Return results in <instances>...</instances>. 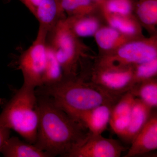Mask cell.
<instances>
[{
	"mask_svg": "<svg viewBox=\"0 0 157 157\" xmlns=\"http://www.w3.org/2000/svg\"><path fill=\"white\" fill-rule=\"evenodd\" d=\"M37 96L39 123L34 144L51 157H66L74 147L84 140L89 132L50 97Z\"/></svg>",
	"mask_w": 157,
	"mask_h": 157,
	"instance_id": "obj_1",
	"label": "cell"
},
{
	"mask_svg": "<svg viewBox=\"0 0 157 157\" xmlns=\"http://www.w3.org/2000/svg\"><path fill=\"white\" fill-rule=\"evenodd\" d=\"M37 94L50 97L69 115L103 104L113 105L122 96L110 94L79 76L63 77L55 84L36 88Z\"/></svg>",
	"mask_w": 157,
	"mask_h": 157,
	"instance_id": "obj_2",
	"label": "cell"
},
{
	"mask_svg": "<svg viewBox=\"0 0 157 157\" xmlns=\"http://www.w3.org/2000/svg\"><path fill=\"white\" fill-rule=\"evenodd\" d=\"M39 123L36 88L23 84L3 108L0 124L14 130L27 142L34 144Z\"/></svg>",
	"mask_w": 157,
	"mask_h": 157,
	"instance_id": "obj_3",
	"label": "cell"
},
{
	"mask_svg": "<svg viewBox=\"0 0 157 157\" xmlns=\"http://www.w3.org/2000/svg\"><path fill=\"white\" fill-rule=\"evenodd\" d=\"M46 45L54 51L64 77L78 76L81 46L78 38L72 33L66 18L62 19L47 33Z\"/></svg>",
	"mask_w": 157,
	"mask_h": 157,
	"instance_id": "obj_4",
	"label": "cell"
},
{
	"mask_svg": "<svg viewBox=\"0 0 157 157\" xmlns=\"http://www.w3.org/2000/svg\"><path fill=\"white\" fill-rule=\"evenodd\" d=\"M47 33L39 27L35 40L23 52L18 61L19 68L23 76V84L36 89L42 86L47 55Z\"/></svg>",
	"mask_w": 157,
	"mask_h": 157,
	"instance_id": "obj_5",
	"label": "cell"
},
{
	"mask_svg": "<svg viewBox=\"0 0 157 157\" xmlns=\"http://www.w3.org/2000/svg\"><path fill=\"white\" fill-rule=\"evenodd\" d=\"M134 66H114L98 64L90 82L110 94L122 96L133 85Z\"/></svg>",
	"mask_w": 157,
	"mask_h": 157,
	"instance_id": "obj_6",
	"label": "cell"
},
{
	"mask_svg": "<svg viewBox=\"0 0 157 157\" xmlns=\"http://www.w3.org/2000/svg\"><path fill=\"white\" fill-rule=\"evenodd\" d=\"M157 58L156 47L145 41H135L121 45L115 54L105 57L99 63L114 66H134Z\"/></svg>",
	"mask_w": 157,
	"mask_h": 157,
	"instance_id": "obj_7",
	"label": "cell"
},
{
	"mask_svg": "<svg viewBox=\"0 0 157 157\" xmlns=\"http://www.w3.org/2000/svg\"><path fill=\"white\" fill-rule=\"evenodd\" d=\"M127 150L117 140L89 132L66 157H119Z\"/></svg>",
	"mask_w": 157,
	"mask_h": 157,
	"instance_id": "obj_8",
	"label": "cell"
},
{
	"mask_svg": "<svg viewBox=\"0 0 157 157\" xmlns=\"http://www.w3.org/2000/svg\"><path fill=\"white\" fill-rule=\"evenodd\" d=\"M124 157L142 155L157 149V114L151 113L144 126L132 140Z\"/></svg>",
	"mask_w": 157,
	"mask_h": 157,
	"instance_id": "obj_9",
	"label": "cell"
},
{
	"mask_svg": "<svg viewBox=\"0 0 157 157\" xmlns=\"http://www.w3.org/2000/svg\"><path fill=\"white\" fill-rule=\"evenodd\" d=\"M113 106L109 104L100 105L83 112L70 115L88 130L96 135H101L109 123Z\"/></svg>",
	"mask_w": 157,
	"mask_h": 157,
	"instance_id": "obj_10",
	"label": "cell"
},
{
	"mask_svg": "<svg viewBox=\"0 0 157 157\" xmlns=\"http://www.w3.org/2000/svg\"><path fill=\"white\" fill-rule=\"evenodd\" d=\"M136 98L130 91L124 94L112 107L109 124L120 137L126 129Z\"/></svg>",
	"mask_w": 157,
	"mask_h": 157,
	"instance_id": "obj_11",
	"label": "cell"
},
{
	"mask_svg": "<svg viewBox=\"0 0 157 157\" xmlns=\"http://www.w3.org/2000/svg\"><path fill=\"white\" fill-rule=\"evenodd\" d=\"M59 0H42L37 6L34 16L39 23V27L48 33L64 17Z\"/></svg>",
	"mask_w": 157,
	"mask_h": 157,
	"instance_id": "obj_12",
	"label": "cell"
},
{
	"mask_svg": "<svg viewBox=\"0 0 157 157\" xmlns=\"http://www.w3.org/2000/svg\"><path fill=\"white\" fill-rule=\"evenodd\" d=\"M152 109L136 98L126 129L120 138L131 144L146 124Z\"/></svg>",
	"mask_w": 157,
	"mask_h": 157,
	"instance_id": "obj_13",
	"label": "cell"
},
{
	"mask_svg": "<svg viewBox=\"0 0 157 157\" xmlns=\"http://www.w3.org/2000/svg\"><path fill=\"white\" fill-rule=\"evenodd\" d=\"M5 157H51L34 144L25 142L17 137H9L1 152Z\"/></svg>",
	"mask_w": 157,
	"mask_h": 157,
	"instance_id": "obj_14",
	"label": "cell"
},
{
	"mask_svg": "<svg viewBox=\"0 0 157 157\" xmlns=\"http://www.w3.org/2000/svg\"><path fill=\"white\" fill-rule=\"evenodd\" d=\"M135 98L143 101L152 109L157 107V81L153 78L141 82L132 86L130 90Z\"/></svg>",
	"mask_w": 157,
	"mask_h": 157,
	"instance_id": "obj_15",
	"label": "cell"
},
{
	"mask_svg": "<svg viewBox=\"0 0 157 157\" xmlns=\"http://www.w3.org/2000/svg\"><path fill=\"white\" fill-rule=\"evenodd\" d=\"M73 33L78 37H88L94 36L98 30L99 24L97 19L84 16L69 17L66 18Z\"/></svg>",
	"mask_w": 157,
	"mask_h": 157,
	"instance_id": "obj_16",
	"label": "cell"
},
{
	"mask_svg": "<svg viewBox=\"0 0 157 157\" xmlns=\"http://www.w3.org/2000/svg\"><path fill=\"white\" fill-rule=\"evenodd\" d=\"M47 46L46 63L42 79V86L55 84L63 78L60 65L56 58L54 51Z\"/></svg>",
	"mask_w": 157,
	"mask_h": 157,
	"instance_id": "obj_17",
	"label": "cell"
},
{
	"mask_svg": "<svg viewBox=\"0 0 157 157\" xmlns=\"http://www.w3.org/2000/svg\"><path fill=\"white\" fill-rule=\"evenodd\" d=\"M120 33L111 27L98 29L95 34V38L98 46L104 50H109L121 44L122 41Z\"/></svg>",
	"mask_w": 157,
	"mask_h": 157,
	"instance_id": "obj_18",
	"label": "cell"
},
{
	"mask_svg": "<svg viewBox=\"0 0 157 157\" xmlns=\"http://www.w3.org/2000/svg\"><path fill=\"white\" fill-rule=\"evenodd\" d=\"M59 2L63 11L70 17L84 16L98 5L92 0H59Z\"/></svg>",
	"mask_w": 157,
	"mask_h": 157,
	"instance_id": "obj_19",
	"label": "cell"
},
{
	"mask_svg": "<svg viewBox=\"0 0 157 157\" xmlns=\"http://www.w3.org/2000/svg\"><path fill=\"white\" fill-rule=\"evenodd\" d=\"M157 73V58L149 61L134 65L133 86L141 82L155 78Z\"/></svg>",
	"mask_w": 157,
	"mask_h": 157,
	"instance_id": "obj_20",
	"label": "cell"
},
{
	"mask_svg": "<svg viewBox=\"0 0 157 157\" xmlns=\"http://www.w3.org/2000/svg\"><path fill=\"white\" fill-rule=\"evenodd\" d=\"M110 27L121 34L127 36L135 35L137 32V25L135 22L126 17L104 13Z\"/></svg>",
	"mask_w": 157,
	"mask_h": 157,
	"instance_id": "obj_21",
	"label": "cell"
},
{
	"mask_svg": "<svg viewBox=\"0 0 157 157\" xmlns=\"http://www.w3.org/2000/svg\"><path fill=\"white\" fill-rule=\"evenodd\" d=\"M137 13L140 21L147 25L157 21V0H144L137 8Z\"/></svg>",
	"mask_w": 157,
	"mask_h": 157,
	"instance_id": "obj_22",
	"label": "cell"
},
{
	"mask_svg": "<svg viewBox=\"0 0 157 157\" xmlns=\"http://www.w3.org/2000/svg\"><path fill=\"white\" fill-rule=\"evenodd\" d=\"M104 13L127 17L132 10L131 0H105L101 6Z\"/></svg>",
	"mask_w": 157,
	"mask_h": 157,
	"instance_id": "obj_23",
	"label": "cell"
},
{
	"mask_svg": "<svg viewBox=\"0 0 157 157\" xmlns=\"http://www.w3.org/2000/svg\"><path fill=\"white\" fill-rule=\"evenodd\" d=\"M10 130L0 124V152L6 141L10 137Z\"/></svg>",
	"mask_w": 157,
	"mask_h": 157,
	"instance_id": "obj_24",
	"label": "cell"
},
{
	"mask_svg": "<svg viewBox=\"0 0 157 157\" xmlns=\"http://www.w3.org/2000/svg\"><path fill=\"white\" fill-rule=\"evenodd\" d=\"M34 15L37 6L42 0H19Z\"/></svg>",
	"mask_w": 157,
	"mask_h": 157,
	"instance_id": "obj_25",
	"label": "cell"
},
{
	"mask_svg": "<svg viewBox=\"0 0 157 157\" xmlns=\"http://www.w3.org/2000/svg\"><path fill=\"white\" fill-rule=\"evenodd\" d=\"M92 1H93V2L97 3L98 5H99V6H101V5L103 4V3L104 2V1H105V0H92Z\"/></svg>",
	"mask_w": 157,
	"mask_h": 157,
	"instance_id": "obj_26",
	"label": "cell"
}]
</instances>
